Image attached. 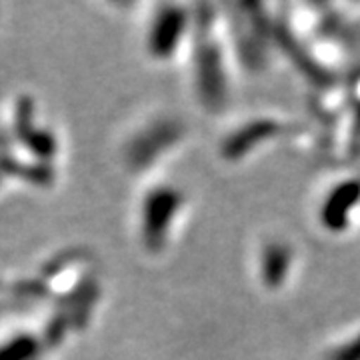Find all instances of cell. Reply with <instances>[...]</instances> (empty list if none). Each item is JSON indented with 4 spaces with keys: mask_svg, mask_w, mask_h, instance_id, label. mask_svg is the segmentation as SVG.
<instances>
[{
    "mask_svg": "<svg viewBox=\"0 0 360 360\" xmlns=\"http://www.w3.org/2000/svg\"><path fill=\"white\" fill-rule=\"evenodd\" d=\"M328 360H360V335L354 338V340H350L347 345H342V347L335 350Z\"/></svg>",
    "mask_w": 360,
    "mask_h": 360,
    "instance_id": "2",
    "label": "cell"
},
{
    "mask_svg": "<svg viewBox=\"0 0 360 360\" xmlns=\"http://www.w3.org/2000/svg\"><path fill=\"white\" fill-rule=\"evenodd\" d=\"M360 200V184L356 182H347L336 186L330 196L324 202V222L333 231H338L345 224V217L348 214L347 206H356Z\"/></svg>",
    "mask_w": 360,
    "mask_h": 360,
    "instance_id": "1",
    "label": "cell"
}]
</instances>
